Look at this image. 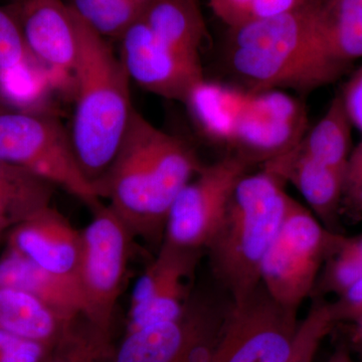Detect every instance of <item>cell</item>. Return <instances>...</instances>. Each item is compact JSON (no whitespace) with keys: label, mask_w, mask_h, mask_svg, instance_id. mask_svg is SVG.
<instances>
[{"label":"cell","mask_w":362,"mask_h":362,"mask_svg":"<svg viewBox=\"0 0 362 362\" xmlns=\"http://www.w3.org/2000/svg\"><path fill=\"white\" fill-rule=\"evenodd\" d=\"M202 166L185 140L134 109L110 168L95 185L135 238L162 244L173 202Z\"/></svg>","instance_id":"6da1fadb"},{"label":"cell","mask_w":362,"mask_h":362,"mask_svg":"<svg viewBox=\"0 0 362 362\" xmlns=\"http://www.w3.org/2000/svg\"><path fill=\"white\" fill-rule=\"evenodd\" d=\"M320 0L290 13L228 28L226 63L249 92H308L342 77L324 56L317 33Z\"/></svg>","instance_id":"7a4b0ae2"},{"label":"cell","mask_w":362,"mask_h":362,"mask_svg":"<svg viewBox=\"0 0 362 362\" xmlns=\"http://www.w3.org/2000/svg\"><path fill=\"white\" fill-rule=\"evenodd\" d=\"M76 16L78 56L71 75L76 108L70 134L81 168L95 183L110 168L134 108L122 59Z\"/></svg>","instance_id":"3957f363"},{"label":"cell","mask_w":362,"mask_h":362,"mask_svg":"<svg viewBox=\"0 0 362 362\" xmlns=\"http://www.w3.org/2000/svg\"><path fill=\"white\" fill-rule=\"evenodd\" d=\"M286 183L267 168L247 173L204 247L214 282L233 303L246 299L261 284L262 264L290 199Z\"/></svg>","instance_id":"277c9868"},{"label":"cell","mask_w":362,"mask_h":362,"mask_svg":"<svg viewBox=\"0 0 362 362\" xmlns=\"http://www.w3.org/2000/svg\"><path fill=\"white\" fill-rule=\"evenodd\" d=\"M342 238L290 197L262 264V285L279 304L299 311L306 298L313 296L323 266Z\"/></svg>","instance_id":"5b68a950"},{"label":"cell","mask_w":362,"mask_h":362,"mask_svg":"<svg viewBox=\"0 0 362 362\" xmlns=\"http://www.w3.org/2000/svg\"><path fill=\"white\" fill-rule=\"evenodd\" d=\"M0 159L63 188L92 209L102 204L96 185L78 163L71 134L54 119L0 112Z\"/></svg>","instance_id":"8992f818"},{"label":"cell","mask_w":362,"mask_h":362,"mask_svg":"<svg viewBox=\"0 0 362 362\" xmlns=\"http://www.w3.org/2000/svg\"><path fill=\"white\" fill-rule=\"evenodd\" d=\"M82 230L78 284L85 303L84 318L111 341L112 321L122 292L135 237L109 206L92 209Z\"/></svg>","instance_id":"52a82bcc"},{"label":"cell","mask_w":362,"mask_h":362,"mask_svg":"<svg viewBox=\"0 0 362 362\" xmlns=\"http://www.w3.org/2000/svg\"><path fill=\"white\" fill-rule=\"evenodd\" d=\"M300 320L261 284L239 303H233L221 328L211 362H285Z\"/></svg>","instance_id":"ba28073f"},{"label":"cell","mask_w":362,"mask_h":362,"mask_svg":"<svg viewBox=\"0 0 362 362\" xmlns=\"http://www.w3.org/2000/svg\"><path fill=\"white\" fill-rule=\"evenodd\" d=\"M254 163L237 152L202 166L173 202L163 240L204 250L225 216L233 190Z\"/></svg>","instance_id":"9c48e42d"},{"label":"cell","mask_w":362,"mask_h":362,"mask_svg":"<svg viewBox=\"0 0 362 362\" xmlns=\"http://www.w3.org/2000/svg\"><path fill=\"white\" fill-rule=\"evenodd\" d=\"M230 298L194 293L175 320L125 333L109 362H194L197 347L220 333Z\"/></svg>","instance_id":"30bf717a"},{"label":"cell","mask_w":362,"mask_h":362,"mask_svg":"<svg viewBox=\"0 0 362 362\" xmlns=\"http://www.w3.org/2000/svg\"><path fill=\"white\" fill-rule=\"evenodd\" d=\"M204 250L163 240L133 289L126 332L178 318L194 295L195 271Z\"/></svg>","instance_id":"8fae6325"},{"label":"cell","mask_w":362,"mask_h":362,"mask_svg":"<svg viewBox=\"0 0 362 362\" xmlns=\"http://www.w3.org/2000/svg\"><path fill=\"white\" fill-rule=\"evenodd\" d=\"M120 40V58L131 80L156 96L187 104L204 82L202 64L162 42L143 20L131 25Z\"/></svg>","instance_id":"7c38bea8"},{"label":"cell","mask_w":362,"mask_h":362,"mask_svg":"<svg viewBox=\"0 0 362 362\" xmlns=\"http://www.w3.org/2000/svg\"><path fill=\"white\" fill-rule=\"evenodd\" d=\"M18 21L33 59L73 75L78 56L77 16L66 0H14Z\"/></svg>","instance_id":"4fadbf2b"},{"label":"cell","mask_w":362,"mask_h":362,"mask_svg":"<svg viewBox=\"0 0 362 362\" xmlns=\"http://www.w3.org/2000/svg\"><path fill=\"white\" fill-rule=\"evenodd\" d=\"M7 249L45 270L78 283L82 230H76L52 206L13 228L8 233Z\"/></svg>","instance_id":"5bb4252c"},{"label":"cell","mask_w":362,"mask_h":362,"mask_svg":"<svg viewBox=\"0 0 362 362\" xmlns=\"http://www.w3.org/2000/svg\"><path fill=\"white\" fill-rule=\"evenodd\" d=\"M298 144L266 161L265 168L277 173L286 182H291L310 206L312 214L326 228L337 232L338 216L342 213L345 173L306 156L300 151Z\"/></svg>","instance_id":"9a60e30c"},{"label":"cell","mask_w":362,"mask_h":362,"mask_svg":"<svg viewBox=\"0 0 362 362\" xmlns=\"http://www.w3.org/2000/svg\"><path fill=\"white\" fill-rule=\"evenodd\" d=\"M0 285L30 293L68 320L84 316V299L76 281L45 270L8 249L0 258Z\"/></svg>","instance_id":"2e32d148"},{"label":"cell","mask_w":362,"mask_h":362,"mask_svg":"<svg viewBox=\"0 0 362 362\" xmlns=\"http://www.w3.org/2000/svg\"><path fill=\"white\" fill-rule=\"evenodd\" d=\"M317 33L324 56L344 75L362 59V0H320Z\"/></svg>","instance_id":"e0dca14e"},{"label":"cell","mask_w":362,"mask_h":362,"mask_svg":"<svg viewBox=\"0 0 362 362\" xmlns=\"http://www.w3.org/2000/svg\"><path fill=\"white\" fill-rule=\"evenodd\" d=\"M77 320L64 318L28 292L0 285L1 330L54 346Z\"/></svg>","instance_id":"ac0fdd59"},{"label":"cell","mask_w":362,"mask_h":362,"mask_svg":"<svg viewBox=\"0 0 362 362\" xmlns=\"http://www.w3.org/2000/svg\"><path fill=\"white\" fill-rule=\"evenodd\" d=\"M142 20L162 42L201 64L209 32L199 0H150Z\"/></svg>","instance_id":"d6986e66"},{"label":"cell","mask_w":362,"mask_h":362,"mask_svg":"<svg viewBox=\"0 0 362 362\" xmlns=\"http://www.w3.org/2000/svg\"><path fill=\"white\" fill-rule=\"evenodd\" d=\"M54 185L0 159V238L51 206Z\"/></svg>","instance_id":"ffe728a7"},{"label":"cell","mask_w":362,"mask_h":362,"mask_svg":"<svg viewBox=\"0 0 362 362\" xmlns=\"http://www.w3.org/2000/svg\"><path fill=\"white\" fill-rule=\"evenodd\" d=\"M354 126L340 93L333 98L322 118L299 142L300 151L315 160L344 171L352 145Z\"/></svg>","instance_id":"44dd1931"},{"label":"cell","mask_w":362,"mask_h":362,"mask_svg":"<svg viewBox=\"0 0 362 362\" xmlns=\"http://www.w3.org/2000/svg\"><path fill=\"white\" fill-rule=\"evenodd\" d=\"M150 0H66L81 20L105 37L121 39L142 20Z\"/></svg>","instance_id":"7402d4cb"},{"label":"cell","mask_w":362,"mask_h":362,"mask_svg":"<svg viewBox=\"0 0 362 362\" xmlns=\"http://www.w3.org/2000/svg\"><path fill=\"white\" fill-rule=\"evenodd\" d=\"M111 352L110 340L80 317L45 362H104Z\"/></svg>","instance_id":"603a6c76"},{"label":"cell","mask_w":362,"mask_h":362,"mask_svg":"<svg viewBox=\"0 0 362 362\" xmlns=\"http://www.w3.org/2000/svg\"><path fill=\"white\" fill-rule=\"evenodd\" d=\"M337 323L332 302L316 297L306 317L300 320L291 351L285 362H313L319 347Z\"/></svg>","instance_id":"cb8c5ba5"},{"label":"cell","mask_w":362,"mask_h":362,"mask_svg":"<svg viewBox=\"0 0 362 362\" xmlns=\"http://www.w3.org/2000/svg\"><path fill=\"white\" fill-rule=\"evenodd\" d=\"M316 0H209L214 13L228 28L295 11Z\"/></svg>","instance_id":"d4e9b609"},{"label":"cell","mask_w":362,"mask_h":362,"mask_svg":"<svg viewBox=\"0 0 362 362\" xmlns=\"http://www.w3.org/2000/svg\"><path fill=\"white\" fill-rule=\"evenodd\" d=\"M361 279L362 259L347 246L345 235H343L337 251L323 266L314 292H317V297L323 294L339 296Z\"/></svg>","instance_id":"484cf974"},{"label":"cell","mask_w":362,"mask_h":362,"mask_svg":"<svg viewBox=\"0 0 362 362\" xmlns=\"http://www.w3.org/2000/svg\"><path fill=\"white\" fill-rule=\"evenodd\" d=\"M32 58L18 21L6 7H0V78L25 68Z\"/></svg>","instance_id":"4316f807"},{"label":"cell","mask_w":362,"mask_h":362,"mask_svg":"<svg viewBox=\"0 0 362 362\" xmlns=\"http://www.w3.org/2000/svg\"><path fill=\"white\" fill-rule=\"evenodd\" d=\"M54 347L0 329V362H45Z\"/></svg>","instance_id":"83f0119b"},{"label":"cell","mask_w":362,"mask_h":362,"mask_svg":"<svg viewBox=\"0 0 362 362\" xmlns=\"http://www.w3.org/2000/svg\"><path fill=\"white\" fill-rule=\"evenodd\" d=\"M342 213L362 216V139L352 149L345 169Z\"/></svg>","instance_id":"f1b7e54d"},{"label":"cell","mask_w":362,"mask_h":362,"mask_svg":"<svg viewBox=\"0 0 362 362\" xmlns=\"http://www.w3.org/2000/svg\"><path fill=\"white\" fill-rule=\"evenodd\" d=\"M337 322L349 321L356 323L362 319V279L354 283L346 291L332 302Z\"/></svg>","instance_id":"f546056e"},{"label":"cell","mask_w":362,"mask_h":362,"mask_svg":"<svg viewBox=\"0 0 362 362\" xmlns=\"http://www.w3.org/2000/svg\"><path fill=\"white\" fill-rule=\"evenodd\" d=\"M339 93L354 128L362 132V66L352 74Z\"/></svg>","instance_id":"4dcf8cb0"},{"label":"cell","mask_w":362,"mask_h":362,"mask_svg":"<svg viewBox=\"0 0 362 362\" xmlns=\"http://www.w3.org/2000/svg\"><path fill=\"white\" fill-rule=\"evenodd\" d=\"M326 362H356L349 347L345 345H339L334 351L328 357Z\"/></svg>","instance_id":"1f68e13d"},{"label":"cell","mask_w":362,"mask_h":362,"mask_svg":"<svg viewBox=\"0 0 362 362\" xmlns=\"http://www.w3.org/2000/svg\"><path fill=\"white\" fill-rule=\"evenodd\" d=\"M347 246L362 259V235L356 237H345Z\"/></svg>","instance_id":"d6a6232c"},{"label":"cell","mask_w":362,"mask_h":362,"mask_svg":"<svg viewBox=\"0 0 362 362\" xmlns=\"http://www.w3.org/2000/svg\"><path fill=\"white\" fill-rule=\"evenodd\" d=\"M354 339L357 343L362 342V319L354 323Z\"/></svg>","instance_id":"836d02e7"},{"label":"cell","mask_w":362,"mask_h":362,"mask_svg":"<svg viewBox=\"0 0 362 362\" xmlns=\"http://www.w3.org/2000/svg\"><path fill=\"white\" fill-rule=\"evenodd\" d=\"M7 110L6 107H4V105L0 104V112H4Z\"/></svg>","instance_id":"e575fe53"},{"label":"cell","mask_w":362,"mask_h":362,"mask_svg":"<svg viewBox=\"0 0 362 362\" xmlns=\"http://www.w3.org/2000/svg\"><path fill=\"white\" fill-rule=\"evenodd\" d=\"M358 344L361 345L362 349V342H359Z\"/></svg>","instance_id":"d590c367"}]
</instances>
